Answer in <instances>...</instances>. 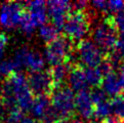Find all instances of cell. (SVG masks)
I'll list each match as a JSON object with an SVG mask.
<instances>
[{"instance_id": "cell-14", "label": "cell", "mask_w": 124, "mask_h": 123, "mask_svg": "<svg viewBox=\"0 0 124 123\" xmlns=\"http://www.w3.org/2000/svg\"><path fill=\"white\" fill-rule=\"evenodd\" d=\"M101 87H103V90L106 92V94L113 96V98L121 95V92L124 91L119 75H117L114 72L112 74H110V75L106 76L103 79Z\"/></svg>"}, {"instance_id": "cell-20", "label": "cell", "mask_w": 124, "mask_h": 123, "mask_svg": "<svg viewBox=\"0 0 124 123\" xmlns=\"http://www.w3.org/2000/svg\"><path fill=\"white\" fill-rule=\"evenodd\" d=\"M20 27H21L22 32H23L25 35L31 36V35H33V33L35 32V29L37 28V26L34 23L33 19L31 17V15L28 14V12H25L23 19H22Z\"/></svg>"}, {"instance_id": "cell-9", "label": "cell", "mask_w": 124, "mask_h": 123, "mask_svg": "<svg viewBox=\"0 0 124 123\" xmlns=\"http://www.w3.org/2000/svg\"><path fill=\"white\" fill-rule=\"evenodd\" d=\"M72 10V3L64 0H52L47 2V11L52 21V25L57 29H63Z\"/></svg>"}, {"instance_id": "cell-16", "label": "cell", "mask_w": 124, "mask_h": 123, "mask_svg": "<svg viewBox=\"0 0 124 123\" xmlns=\"http://www.w3.org/2000/svg\"><path fill=\"white\" fill-rule=\"evenodd\" d=\"M39 36L44 42L48 44V43L54 41L56 38H59V29L54 27L52 24H45L40 27Z\"/></svg>"}, {"instance_id": "cell-28", "label": "cell", "mask_w": 124, "mask_h": 123, "mask_svg": "<svg viewBox=\"0 0 124 123\" xmlns=\"http://www.w3.org/2000/svg\"><path fill=\"white\" fill-rule=\"evenodd\" d=\"M113 50L117 51L119 54H121L122 56H124V34H121L120 36L118 37L116 46H115V48Z\"/></svg>"}, {"instance_id": "cell-8", "label": "cell", "mask_w": 124, "mask_h": 123, "mask_svg": "<svg viewBox=\"0 0 124 123\" xmlns=\"http://www.w3.org/2000/svg\"><path fill=\"white\" fill-rule=\"evenodd\" d=\"M23 3L9 1L2 3L0 6V26L6 30H14L21 25L25 15Z\"/></svg>"}, {"instance_id": "cell-7", "label": "cell", "mask_w": 124, "mask_h": 123, "mask_svg": "<svg viewBox=\"0 0 124 123\" xmlns=\"http://www.w3.org/2000/svg\"><path fill=\"white\" fill-rule=\"evenodd\" d=\"M118 37L117 30L108 19L97 24L92 31V41L103 51H112L116 46Z\"/></svg>"}, {"instance_id": "cell-18", "label": "cell", "mask_w": 124, "mask_h": 123, "mask_svg": "<svg viewBox=\"0 0 124 123\" xmlns=\"http://www.w3.org/2000/svg\"><path fill=\"white\" fill-rule=\"evenodd\" d=\"M112 114L119 121H124V95L121 94L116 98H113L111 102Z\"/></svg>"}, {"instance_id": "cell-33", "label": "cell", "mask_w": 124, "mask_h": 123, "mask_svg": "<svg viewBox=\"0 0 124 123\" xmlns=\"http://www.w3.org/2000/svg\"><path fill=\"white\" fill-rule=\"evenodd\" d=\"M1 95H2V93H1V90H0V102H1Z\"/></svg>"}, {"instance_id": "cell-27", "label": "cell", "mask_w": 124, "mask_h": 123, "mask_svg": "<svg viewBox=\"0 0 124 123\" xmlns=\"http://www.w3.org/2000/svg\"><path fill=\"white\" fill-rule=\"evenodd\" d=\"M8 44V37L5 33H0V59L3 56L5 52L6 46Z\"/></svg>"}, {"instance_id": "cell-30", "label": "cell", "mask_w": 124, "mask_h": 123, "mask_svg": "<svg viewBox=\"0 0 124 123\" xmlns=\"http://www.w3.org/2000/svg\"><path fill=\"white\" fill-rule=\"evenodd\" d=\"M19 123H37V121L35 120V118L28 117V116H24L21 119V121Z\"/></svg>"}, {"instance_id": "cell-2", "label": "cell", "mask_w": 124, "mask_h": 123, "mask_svg": "<svg viewBox=\"0 0 124 123\" xmlns=\"http://www.w3.org/2000/svg\"><path fill=\"white\" fill-rule=\"evenodd\" d=\"M50 102L59 120H67L76 111V96L74 91L67 86L54 88L51 92Z\"/></svg>"}, {"instance_id": "cell-4", "label": "cell", "mask_w": 124, "mask_h": 123, "mask_svg": "<svg viewBox=\"0 0 124 123\" xmlns=\"http://www.w3.org/2000/svg\"><path fill=\"white\" fill-rule=\"evenodd\" d=\"M73 54L72 41L67 37H59L54 41L46 44L44 59L52 67L62 63H67Z\"/></svg>"}, {"instance_id": "cell-17", "label": "cell", "mask_w": 124, "mask_h": 123, "mask_svg": "<svg viewBox=\"0 0 124 123\" xmlns=\"http://www.w3.org/2000/svg\"><path fill=\"white\" fill-rule=\"evenodd\" d=\"M84 70H85V76L88 86H92L96 88L100 84H101L104 76L101 73L99 68H86Z\"/></svg>"}, {"instance_id": "cell-6", "label": "cell", "mask_w": 124, "mask_h": 123, "mask_svg": "<svg viewBox=\"0 0 124 123\" xmlns=\"http://www.w3.org/2000/svg\"><path fill=\"white\" fill-rule=\"evenodd\" d=\"M76 55L79 63L87 68H97L105 61L104 51L89 39L78 42Z\"/></svg>"}, {"instance_id": "cell-13", "label": "cell", "mask_w": 124, "mask_h": 123, "mask_svg": "<svg viewBox=\"0 0 124 123\" xmlns=\"http://www.w3.org/2000/svg\"><path fill=\"white\" fill-rule=\"evenodd\" d=\"M28 14L33 19L37 27H42L47 21V3L44 1H32L27 3Z\"/></svg>"}, {"instance_id": "cell-32", "label": "cell", "mask_w": 124, "mask_h": 123, "mask_svg": "<svg viewBox=\"0 0 124 123\" xmlns=\"http://www.w3.org/2000/svg\"><path fill=\"white\" fill-rule=\"evenodd\" d=\"M68 123H84L83 121L81 120H78V119H75V120H69Z\"/></svg>"}, {"instance_id": "cell-24", "label": "cell", "mask_w": 124, "mask_h": 123, "mask_svg": "<svg viewBox=\"0 0 124 123\" xmlns=\"http://www.w3.org/2000/svg\"><path fill=\"white\" fill-rule=\"evenodd\" d=\"M91 94V99H92V102L95 105H99V104H101L104 102H107V94L106 92L103 90V88H99L96 87L90 92Z\"/></svg>"}, {"instance_id": "cell-29", "label": "cell", "mask_w": 124, "mask_h": 123, "mask_svg": "<svg viewBox=\"0 0 124 123\" xmlns=\"http://www.w3.org/2000/svg\"><path fill=\"white\" fill-rule=\"evenodd\" d=\"M119 78H120L121 83L123 85V88H124V60L122 62L120 68H119Z\"/></svg>"}, {"instance_id": "cell-25", "label": "cell", "mask_w": 124, "mask_h": 123, "mask_svg": "<svg viewBox=\"0 0 124 123\" xmlns=\"http://www.w3.org/2000/svg\"><path fill=\"white\" fill-rule=\"evenodd\" d=\"M91 8L96 12H101V14H108V1H103V0H95L90 3Z\"/></svg>"}, {"instance_id": "cell-22", "label": "cell", "mask_w": 124, "mask_h": 123, "mask_svg": "<svg viewBox=\"0 0 124 123\" xmlns=\"http://www.w3.org/2000/svg\"><path fill=\"white\" fill-rule=\"evenodd\" d=\"M108 20L114 26V28L117 30V32L124 34V11L112 16H109Z\"/></svg>"}, {"instance_id": "cell-15", "label": "cell", "mask_w": 124, "mask_h": 123, "mask_svg": "<svg viewBox=\"0 0 124 123\" xmlns=\"http://www.w3.org/2000/svg\"><path fill=\"white\" fill-rule=\"evenodd\" d=\"M72 67L73 66L70 65L69 63H62L59 65L52 66L51 69L49 70V73L52 79V82H54V88L63 86V83L66 80H68L69 74Z\"/></svg>"}, {"instance_id": "cell-1", "label": "cell", "mask_w": 124, "mask_h": 123, "mask_svg": "<svg viewBox=\"0 0 124 123\" xmlns=\"http://www.w3.org/2000/svg\"><path fill=\"white\" fill-rule=\"evenodd\" d=\"M2 96L14 98L22 111L31 110L34 102V93L30 89L28 77L24 74L16 72L5 78L2 87Z\"/></svg>"}, {"instance_id": "cell-11", "label": "cell", "mask_w": 124, "mask_h": 123, "mask_svg": "<svg viewBox=\"0 0 124 123\" xmlns=\"http://www.w3.org/2000/svg\"><path fill=\"white\" fill-rule=\"evenodd\" d=\"M89 91L84 90L76 95V112L82 119L90 121L94 119V107Z\"/></svg>"}, {"instance_id": "cell-5", "label": "cell", "mask_w": 124, "mask_h": 123, "mask_svg": "<svg viewBox=\"0 0 124 123\" xmlns=\"http://www.w3.org/2000/svg\"><path fill=\"white\" fill-rule=\"evenodd\" d=\"M11 60L14 61L17 71L21 69H28L31 73L41 72L45 66V60L42 58V55L27 46L20 47L15 52V55Z\"/></svg>"}, {"instance_id": "cell-12", "label": "cell", "mask_w": 124, "mask_h": 123, "mask_svg": "<svg viewBox=\"0 0 124 123\" xmlns=\"http://www.w3.org/2000/svg\"><path fill=\"white\" fill-rule=\"evenodd\" d=\"M68 84L73 91L81 92L86 90L88 87V83L85 76V70L77 65L72 67L68 77Z\"/></svg>"}, {"instance_id": "cell-26", "label": "cell", "mask_w": 124, "mask_h": 123, "mask_svg": "<svg viewBox=\"0 0 124 123\" xmlns=\"http://www.w3.org/2000/svg\"><path fill=\"white\" fill-rule=\"evenodd\" d=\"M88 2L84 1V0H79V1H75L72 3V9L76 12H84L87 9Z\"/></svg>"}, {"instance_id": "cell-23", "label": "cell", "mask_w": 124, "mask_h": 123, "mask_svg": "<svg viewBox=\"0 0 124 123\" xmlns=\"http://www.w3.org/2000/svg\"><path fill=\"white\" fill-rule=\"evenodd\" d=\"M123 11H124V1H121V0L108 1V14H112L113 15H115Z\"/></svg>"}, {"instance_id": "cell-21", "label": "cell", "mask_w": 124, "mask_h": 123, "mask_svg": "<svg viewBox=\"0 0 124 123\" xmlns=\"http://www.w3.org/2000/svg\"><path fill=\"white\" fill-rule=\"evenodd\" d=\"M16 72H17V69L12 60H4L0 62V76L7 78Z\"/></svg>"}, {"instance_id": "cell-3", "label": "cell", "mask_w": 124, "mask_h": 123, "mask_svg": "<svg viewBox=\"0 0 124 123\" xmlns=\"http://www.w3.org/2000/svg\"><path fill=\"white\" fill-rule=\"evenodd\" d=\"M64 32L71 41H82L90 30V19L85 12L73 11L69 15L64 26Z\"/></svg>"}, {"instance_id": "cell-19", "label": "cell", "mask_w": 124, "mask_h": 123, "mask_svg": "<svg viewBox=\"0 0 124 123\" xmlns=\"http://www.w3.org/2000/svg\"><path fill=\"white\" fill-rule=\"evenodd\" d=\"M111 114H112V108H111V103L109 102H104L94 107V119L99 121L107 120Z\"/></svg>"}, {"instance_id": "cell-31", "label": "cell", "mask_w": 124, "mask_h": 123, "mask_svg": "<svg viewBox=\"0 0 124 123\" xmlns=\"http://www.w3.org/2000/svg\"><path fill=\"white\" fill-rule=\"evenodd\" d=\"M103 123H124V121H119L117 119H113V118H108L107 120L103 121Z\"/></svg>"}, {"instance_id": "cell-10", "label": "cell", "mask_w": 124, "mask_h": 123, "mask_svg": "<svg viewBox=\"0 0 124 123\" xmlns=\"http://www.w3.org/2000/svg\"><path fill=\"white\" fill-rule=\"evenodd\" d=\"M28 83L30 89L36 95H43L51 93L54 89L49 71H41L31 73L28 76Z\"/></svg>"}]
</instances>
